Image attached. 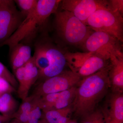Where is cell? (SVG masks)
I'll use <instances>...</instances> for the list:
<instances>
[{"mask_svg":"<svg viewBox=\"0 0 123 123\" xmlns=\"http://www.w3.org/2000/svg\"><path fill=\"white\" fill-rule=\"evenodd\" d=\"M39 98L35 97L26 123H38L42 118L43 111L40 105Z\"/></svg>","mask_w":123,"mask_h":123,"instance_id":"obj_20","label":"cell"},{"mask_svg":"<svg viewBox=\"0 0 123 123\" xmlns=\"http://www.w3.org/2000/svg\"><path fill=\"white\" fill-rule=\"evenodd\" d=\"M82 78L71 70H64L59 75L41 82L32 95L40 98L49 94L68 90L79 84Z\"/></svg>","mask_w":123,"mask_h":123,"instance_id":"obj_8","label":"cell"},{"mask_svg":"<svg viewBox=\"0 0 123 123\" xmlns=\"http://www.w3.org/2000/svg\"><path fill=\"white\" fill-rule=\"evenodd\" d=\"M18 103L11 93L6 92L0 94V112L2 115L11 117L15 113Z\"/></svg>","mask_w":123,"mask_h":123,"instance_id":"obj_17","label":"cell"},{"mask_svg":"<svg viewBox=\"0 0 123 123\" xmlns=\"http://www.w3.org/2000/svg\"><path fill=\"white\" fill-rule=\"evenodd\" d=\"M72 112V106L63 109L43 111L42 118L48 123H67Z\"/></svg>","mask_w":123,"mask_h":123,"instance_id":"obj_16","label":"cell"},{"mask_svg":"<svg viewBox=\"0 0 123 123\" xmlns=\"http://www.w3.org/2000/svg\"><path fill=\"white\" fill-rule=\"evenodd\" d=\"M105 113L103 110H95L86 116L85 120L83 123H104Z\"/></svg>","mask_w":123,"mask_h":123,"instance_id":"obj_22","label":"cell"},{"mask_svg":"<svg viewBox=\"0 0 123 123\" xmlns=\"http://www.w3.org/2000/svg\"><path fill=\"white\" fill-rule=\"evenodd\" d=\"M33 56L39 70L38 79L43 81L62 72L66 64L64 53L48 41L36 45Z\"/></svg>","mask_w":123,"mask_h":123,"instance_id":"obj_3","label":"cell"},{"mask_svg":"<svg viewBox=\"0 0 123 123\" xmlns=\"http://www.w3.org/2000/svg\"><path fill=\"white\" fill-rule=\"evenodd\" d=\"M12 119L11 117L0 115V123H6Z\"/></svg>","mask_w":123,"mask_h":123,"instance_id":"obj_25","label":"cell"},{"mask_svg":"<svg viewBox=\"0 0 123 123\" xmlns=\"http://www.w3.org/2000/svg\"><path fill=\"white\" fill-rule=\"evenodd\" d=\"M16 90L6 81L0 78V94L6 92H11Z\"/></svg>","mask_w":123,"mask_h":123,"instance_id":"obj_24","label":"cell"},{"mask_svg":"<svg viewBox=\"0 0 123 123\" xmlns=\"http://www.w3.org/2000/svg\"><path fill=\"white\" fill-rule=\"evenodd\" d=\"M75 123V122H68V123Z\"/></svg>","mask_w":123,"mask_h":123,"instance_id":"obj_28","label":"cell"},{"mask_svg":"<svg viewBox=\"0 0 123 123\" xmlns=\"http://www.w3.org/2000/svg\"><path fill=\"white\" fill-rule=\"evenodd\" d=\"M86 25L94 31H101L123 42V18L109 7L98 10L88 18Z\"/></svg>","mask_w":123,"mask_h":123,"instance_id":"obj_5","label":"cell"},{"mask_svg":"<svg viewBox=\"0 0 123 123\" xmlns=\"http://www.w3.org/2000/svg\"><path fill=\"white\" fill-rule=\"evenodd\" d=\"M111 64L108 72L110 86L113 92H123V56H113L110 58Z\"/></svg>","mask_w":123,"mask_h":123,"instance_id":"obj_13","label":"cell"},{"mask_svg":"<svg viewBox=\"0 0 123 123\" xmlns=\"http://www.w3.org/2000/svg\"><path fill=\"white\" fill-rule=\"evenodd\" d=\"M110 65L90 76L82 78L76 87L72 105V112L85 117L95 110L110 86L108 72Z\"/></svg>","mask_w":123,"mask_h":123,"instance_id":"obj_1","label":"cell"},{"mask_svg":"<svg viewBox=\"0 0 123 123\" xmlns=\"http://www.w3.org/2000/svg\"><path fill=\"white\" fill-rule=\"evenodd\" d=\"M108 112L112 121L122 123L123 120V92H113L110 98Z\"/></svg>","mask_w":123,"mask_h":123,"instance_id":"obj_15","label":"cell"},{"mask_svg":"<svg viewBox=\"0 0 123 123\" xmlns=\"http://www.w3.org/2000/svg\"><path fill=\"white\" fill-rule=\"evenodd\" d=\"M121 43L107 33L95 31L83 44L87 52L95 53L107 61L113 56H123Z\"/></svg>","mask_w":123,"mask_h":123,"instance_id":"obj_7","label":"cell"},{"mask_svg":"<svg viewBox=\"0 0 123 123\" xmlns=\"http://www.w3.org/2000/svg\"><path fill=\"white\" fill-rule=\"evenodd\" d=\"M35 97L31 95L28 96L13 115L12 119H17L22 123H26Z\"/></svg>","mask_w":123,"mask_h":123,"instance_id":"obj_18","label":"cell"},{"mask_svg":"<svg viewBox=\"0 0 123 123\" xmlns=\"http://www.w3.org/2000/svg\"><path fill=\"white\" fill-rule=\"evenodd\" d=\"M24 18L14 0H0V44L12 35Z\"/></svg>","mask_w":123,"mask_h":123,"instance_id":"obj_9","label":"cell"},{"mask_svg":"<svg viewBox=\"0 0 123 123\" xmlns=\"http://www.w3.org/2000/svg\"><path fill=\"white\" fill-rule=\"evenodd\" d=\"M0 78L3 79L16 90L18 87V83L14 75L0 62Z\"/></svg>","mask_w":123,"mask_h":123,"instance_id":"obj_21","label":"cell"},{"mask_svg":"<svg viewBox=\"0 0 123 123\" xmlns=\"http://www.w3.org/2000/svg\"><path fill=\"white\" fill-rule=\"evenodd\" d=\"M107 1L110 9L114 12H117L123 17V0H110Z\"/></svg>","mask_w":123,"mask_h":123,"instance_id":"obj_23","label":"cell"},{"mask_svg":"<svg viewBox=\"0 0 123 123\" xmlns=\"http://www.w3.org/2000/svg\"><path fill=\"white\" fill-rule=\"evenodd\" d=\"M55 25L57 34L64 41L72 45H83L93 32L91 28L65 10L55 13Z\"/></svg>","mask_w":123,"mask_h":123,"instance_id":"obj_4","label":"cell"},{"mask_svg":"<svg viewBox=\"0 0 123 123\" xmlns=\"http://www.w3.org/2000/svg\"><path fill=\"white\" fill-rule=\"evenodd\" d=\"M64 55L70 70L82 78L95 73L108 65L107 61L92 52H67Z\"/></svg>","mask_w":123,"mask_h":123,"instance_id":"obj_6","label":"cell"},{"mask_svg":"<svg viewBox=\"0 0 123 123\" xmlns=\"http://www.w3.org/2000/svg\"><path fill=\"white\" fill-rule=\"evenodd\" d=\"M61 1L60 0H38L35 10L25 18L17 30L10 37L0 44V47L6 45L10 50L23 40L31 38L50 16L57 11Z\"/></svg>","mask_w":123,"mask_h":123,"instance_id":"obj_2","label":"cell"},{"mask_svg":"<svg viewBox=\"0 0 123 123\" xmlns=\"http://www.w3.org/2000/svg\"><path fill=\"white\" fill-rule=\"evenodd\" d=\"M38 123H48L44 119L42 118L39 121Z\"/></svg>","mask_w":123,"mask_h":123,"instance_id":"obj_27","label":"cell"},{"mask_svg":"<svg viewBox=\"0 0 123 123\" xmlns=\"http://www.w3.org/2000/svg\"><path fill=\"white\" fill-rule=\"evenodd\" d=\"M76 86L69 89L46 95L39 98L42 111L63 109L72 106L75 98Z\"/></svg>","mask_w":123,"mask_h":123,"instance_id":"obj_12","label":"cell"},{"mask_svg":"<svg viewBox=\"0 0 123 123\" xmlns=\"http://www.w3.org/2000/svg\"><path fill=\"white\" fill-rule=\"evenodd\" d=\"M18 83L17 93L22 101L29 96L30 90L38 78L39 70L36 65L32 56L26 64L14 71Z\"/></svg>","mask_w":123,"mask_h":123,"instance_id":"obj_11","label":"cell"},{"mask_svg":"<svg viewBox=\"0 0 123 123\" xmlns=\"http://www.w3.org/2000/svg\"><path fill=\"white\" fill-rule=\"evenodd\" d=\"M10 51V63L14 72L24 66L32 57L31 48L25 43H19Z\"/></svg>","mask_w":123,"mask_h":123,"instance_id":"obj_14","label":"cell"},{"mask_svg":"<svg viewBox=\"0 0 123 123\" xmlns=\"http://www.w3.org/2000/svg\"><path fill=\"white\" fill-rule=\"evenodd\" d=\"M14 1L25 18L35 10L37 5L38 0H15Z\"/></svg>","mask_w":123,"mask_h":123,"instance_id":"obj_19","label":"cell"},{"mask_svg":"<svg viewBox=\"0 0 123 123\" xmlns=\"http://www.w3.org/2000/svg\"><path fill=\"white\" fill-rule=\"evenodd\" d=\"M6 123H22L16 119L13 118L8 121Z\"/></svg>","mask_w":123,"mask_h":123,"instance_id":"obj_26","label":"cell"},{"mask_svg":"<svg viewBox=\"0 0 123 123\" xmlns=\"http://www.w3.org/2000/svg\"><path fill=\"white\" fill-rule=\"evenodd\" d=\"M60 4L62 10L72 13L86 25L88 18L95 11L108 6L107 1L97 0H64Z\"/></svg>","mask_w":123,"mask_h":123,"instance_id":"obj_10","label":"cell"},{"mask_svg":"<svg viewBox=\"0 0 123 123\" xmlns=\"http://www.w3.org/2000/svg\"><path fill=\"white\" fill-rule=\"evenodd\" d=\"M112 123H116L115 122H114V121H112Z\"/></svg>","mask_w":123,"mask_h":123,"instance_id":"obj_29","label":"cell"}]
</instances>
